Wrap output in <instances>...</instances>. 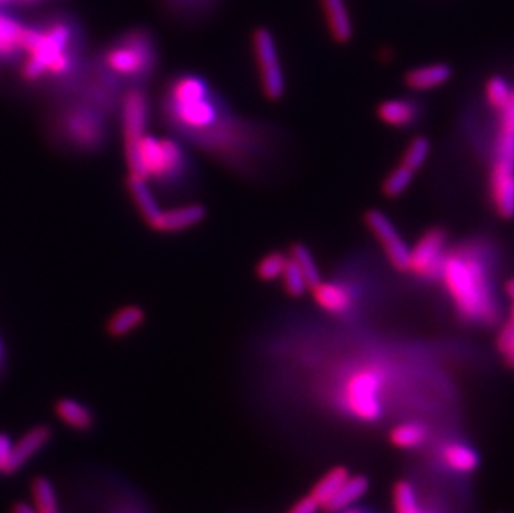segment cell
<instances>
[{"label":"cell","mask_w":514,"mask_h":513,"mask_svg":"<svg viewBox=\"0 0 514 513\" xmlns=\"http://www.w3.org/2000/svg\"><path fill=\"white\" fill-rule=\"evenodd\" d=\"M87 69L84 44L72 21L25 27L19 71L25 87L54 100L69 94Z\"/></svg>","instance_id":"1"},{"label":"cell","mask_w":514,"mask_h":513,"mask_svg":"<svg viewBox=\"0 0 514 513\" xmlns=\"http://www.w3.org/2000/svg\"><path fill=\"white\" fill-rule=\"evenodd\" d=\"M440 277L463 322L488 327L498 322L500 309L491 284L490 269L473 247L446 255Z\"/></svg>","instance_id":"2"},{"label":"cell","mask_w":514,"mask_h":513,"mask_svg":"<svg viewBox=\"0 0 514 513\" xmlns=\"http://www.w3.org/2000/svg\"><path fill=\"white\" fill-rule=\"evenodd\" d=\"M112 117L104 110L67 94L50 100L46 132L50 142L77 156H96L110 142Z\"/></svg>","instance_id":"3"},{"label":"cell","mask_w":514,"mask_h":513,"mask_svg":"<svg viewBox=\"0 0 514 513\" xmlns=\"http://www.w3.org/2000/svg\"><path fill=\"white\" fill-rule=\"evenodd\" d=\"M129 174L139 175L156 191H181L190 179V158L177 137H156L145 133L137 142L125 145Z\"/></svg>","instance_id":"4"},{"label":"cell","mask_w":514,"mask_h":513,"mask_svg":"<svg viewBox=\"0 0 514 513\" xmlns=\"http://www.w3.org/2000/svg\"><path fill=\"white\" fill-rule=\"evenodd\" d=\"M421 478L438 483L463 500L465 483L471 482L481 466L478 449L469 442L463 429L442 430L421 452Z\"/></svg>","instance_id":"5"},{"label":"cell","mask_w":514,"mask_h":513,"mask_svg":"<svg viewBox=\"0 0 514 513\" xmlns=\"http://www.w3.org/2000/svg\"><path fill=\"white\" fill-rule=\"evenodd\" d=\"M96 62L125 89L144 87L158 65L156 38L144 29H135L104 48Z\"/></svg>","instance_id":"6"},{"label":"cell","mask_w":514,"mask_h":513,"mask_svg":"<svg viewBox=\"0 0 514 513\" xmlns=\"http://www.w3.org/2000/svg\"><path fill=\"white\" fill-rule=\"evenodd\" d=\"M253 52H255V60L258 67V77H260V85L262 92L268 100H280L285 96V75L282 69V62L278 56L276 48L275 37L274 34L260 27L253 32Z\"/></svg>","instance_id":"7"},{"label":"cell","mask_w":514,"mask_h":513,"mask_svg":"<svg viewBox=\"0 0 514 513\" xmlns=\"http://www.w3.org/2000/svg\"><path fill=\"white\" fill-rule=\"evenodd\" d=\"M446 259V232L442 228H430L425 232L413 249H409L408 272L425 280H433L442 274Z\"/></svg>","instance_id":"8"},{"label":"cell","mask_w":514,"mask_h":513,"mask_svg":"<svg viewBox=\"0 0 514 513\" xmlns=\"http://www.w3.org/2000/svg\"><path fill=\"white\" fill-rule=\"evenodd\" d=\"M152 114L150 97L145 87H131L125 90L120 102L119 117L123 147L137 142L148 133V122Z\"/></svg>","instance_id":"9"},{"label":"cell","mask_w":514,"mask_h":513,"mask_svg":"<svg viewBox=\"0 0 514 513\" xmlns=\"http://www.w3.org/2000/svg\"><path fill=\"white\" fill-rule=\"evenodd\" d=\"M436 425H433L428 420L423 418H401L390 425L384 432L386 440L390 445L405 454L418 455L433 442V439L438 435Z\"/></svg>","instance_id":"10"},{"label":"cell","mask_w":514,"mask_h":513,"mask_svg":"<svg viewBox=\"0 0 514 513\" xmlns=\"http://www.w3.org/2000/svg\"><path fill=\"white\" fill-rule=\"evenodd\" d=\"M365 224L375 235V239L380 242L383 251L386 253V259L393 265V269L398 272H408L409 247L405 239L400 235L393 222L380 210H370L365 214Z\"/></svg>","instance_id":"11"},{"label":"cell","mask_w":514,"mask_h":513,"mask_svg":"<svg viewBox=\"0 0 514 513\" xmlns=\"http://www.w3.org/2000/svg\"><path fill=\"white\" fill-rule=\"evenodd\" d=\"M206 217V209L200 203H185L177 205L168 210H164L156 215V218L148 224V227L154 228L158 234H177L191 227H197L200 222H204Z\"/></svg>","instance_id":"12"},{"label":"cell","mask_w":514,"mask_h":513,"mask_svg":"<svg viewBox=\"0 0 514 513\" xmlns=\"http://www.w3.org/2000/svg\"><path fill=\"white\" fill-rule=\"evenodd\" d=\"M52 437H54L52 429L46 423H40L36 427H30L17 442H13V475L40 454L48 443L52 442Z\"/></svg>","instance_id":"13"},{"label":"cell","mask_w":514,"mask_h":513,"mask_svg":"<svg viewBox=\"0 0 514 513\" xmlns=\"http://www.w3.org/2000/svg\"><path fill=\"white\" fill-rule=\"evenodd\" d=\"M415 480V478H413ZM415 480L418 489L419 500L423 507V513H463V500L456 497L455 493L433 483L426 478L418 477Z\"/></svg>","instance_id":"14"},{"label":"cell","mask_w":514,"mask_h":513,"mask_svg":"<svg viewBox=\"0 0 514 513\" xmlns=\"http://www.w3.org/2000/svg\"><path fill=\"white\" fill-rule=\"evenodd\" d=\"M491 199L496 212L502 218L514 217V170L511 168H491Z\"/></svg>","instance_id":"15"},{"label":"cell","mask_w":514,"mask_h":513,"mask_svg":"<svg viewBox=\"0 0 514 513\" xmlns=\"http://www.w3.org/2000/svg\"><path fill=\"white\" fill-rule=\"evenodd\" d=\"M370 478L363 474H351L335 495L322 509L324 513H340L357 505L370 492Z\"/></svg>","instance_id":"16"},{"label":"cell","mask_w":514,"mask_h":513,"mask_svg":"<svg viewBox=\"0 0 514 513\" xmlns=\"http://www.w3.org/2000/svg\"><path fill=\"white\" fill-rule=\"evenodd\" d=\"M310 290L315 302L328 313L343 315L353 307V297L347 286L322 280L316 286H311Z\"/></svg>","instance_id":"17"},{"label":"cell","mask_w":514,"mask_h":513,"mask_svg":"<svg viewBox=\"0 0 514 513\" xmlns=\"http://www.w3.org/2000/svg\"><path fill=\"white\" fill-rule=\"evenodd\" d=\"M25 25L0 13V65L22 59Z\"/></svg>","instance_id":"18"},{"label":"cell","mask_w":514,"mask_h":513,"mask_svg":"<svg viewBox=\"0 0 514 513\" xmlns=\"http://www.w3.org/2000/svg\"><path fill=\"white\" fill-rule=\"evenodd\" d=\"M54 412L63 425H67L69 429L75 430V432L87 433L96 427L94 412L80 400L63 397L54 406Z\"/></svg>","instance_id":"19"},{"label":"cell","mask_w":514,"mask_h":513,"mask_svg":"<svg viewBox=\"0 0 514 513\" xmlns=\"http://www.w3.org/2000/svg\"><path fill=\"white\" fill-rule=\"evenodd\" d=\"M328 30L338 44H348L353 37V22L347 0H320Z\"/></svg>","instance_id":"20"},{"label":"cell","mask_w":514,"mask_h":513,"mask_svg":"<svg viewBox=\"0 0 514 513\" xmlns=\"http://www.w3.org/2000/svg\"><path fill=\"white\" fill-rule=\"evenodd\" d=\"M451 75H453V71L450 65L430 64V65H423V67H417V69L408 72L405 84H407L408 89L417 90V92L433 90V89H438V87L446 84L451 79Z\"/></svg>","instance_id":"21"},{"label":"cell","mask_w":514,"mask_h":513,"mask_svg":"<svg viewBox=\"0 0 514 513\" xmlns=\"http://www.w3.org/2000/svg\"><path fill=\"white\" fill-rule=\"evenodd\" d=\"M127 191L132 197L133 203L137 207V210L144 217L147 226L156 218V215L162 212V207L158 205L156 201V191L150 187V184L147 180L129 174L127 175Z\"/></svg>","instance_id":"22"},{"label":"cell","mask_w":514,"mask_h":513,"mask_svg":"<svg viewBox=\"0 0 514 513\" xmlns=\"http://www.w3.org/2000/svg\"><path fill=\"white\" fill-rule=\"evenodd\" d=\"M493 166L514 170V102L501 112Z\"/></svg>","instance_id":"23"},{"label":"cell","mask_w":514,"mask_h":513,"mask_svg":"<svg viewBox=\"0 0 514 513\" xmlns=\"http://www.w3.org/2000/svg\"><path fill=\"white\" fill-rule=\"evenodd\" d=\"M145 322V311L139 305H125L120 307L108 317L105 323V332L112 338H123L132 334Z\"/></svg>","instance_id":"24"},{"label":"cell","mask_w":514,"mask_h":513,"mask_svg":"<svg viewBox=\"0 0 514 513\" xmlns=\"http://www.w3.org/2000/svg\"><path fill=\"white\" fill-rule=\"evenodd\" d=\"M350 475H351V472L348 470L347 466H333L316 480V483L311 487L308 495L320 505V509H324V505L340 490V487L347 482Z\"/></svg>","instance_id":"25"},{"label":"cell","mask_w":514,"mask_h":513,"mask_svg":"<svg viewBox=\"0 0 514 513\" xmlns=\"http://www.w3.org/2000/svg\"><path fill=\"white\" fill-rule=\"evenodd\" d=\"M393 513H423L417 483L411 477L400 478L392 492Z\"/></svg>","instance_id":"26"},{"label":"cell","mask_w":514,"mask_h":513,"mask_svg":"<svg viewBox=\"0 0 514 513\" xmlns=\"http://www.w3.org/2000/svg\"><path fill=\"white\" fill-rule=\"evenodd\" d=\"M378 117L383 124L392 127H408L417 119V108L407 100H384L378 106Z\"/></svg>","instance_id":"27"},{"label":"cell","mask_w":514,"mask_h":513,"mask_svg":"<svg viewBox=\"0 0 514 513\" xmlns=\"http://www.w3.org/2000/svg\"><path fill=\"white\" fill-rule=\"evenodd\" d=\"M32 507L37 513H62L54 483L47 477H36L30 483Z\"/></svg>","instance_id":"28"},{"label":"cell","mask_w":514,"mask_h":513,"mask_svg":"<svg viewBox=\"0 0 514 513\" xmlns=\"http://www.w3.org/2000/svg\"><path fill=\"white\" fill-rule=\"evenodd\" d=\"M485 96H486V100H488L491 107L498 110V112H502L504 108L510 107L513 104V90L501 75H494L486 82Z\"/></svg>","instance_id":"29"},{"label":"cell","mask_w":514,"mask_h":513,"mask_svg":"<svg viewBox=\"0 0 514 513\" xmlns=\"http://www.w3.org/2000/svg\"><path fill=\"white\" fill-rule=\"evenodd\" d=\"M290 259L297 263L301 274L305 275L308 286H315L318 282H322V275L318 270V265L315 262V257L303 244H295L290 249Z\"/></svg>","instance_id":"30"},{"label":"cell","mask_w":514,"mask_h":513,"mask_svg":"<svg viewBox=\"0 0 514 513\" xmlns=\"http://www.w3.org/2000/svg\"><path fill=\"white\" fill-rule=\"evenodd\" d=\"M288 257L282 252H270L266 253L260 262L257 263V277L262 282H274L283 274V269L287 265Z\"/></svg>","instance_id":"31"},{"label":"cell","mask_w":514,"mask_h":513,"mask_svg":"<svg viewBox=\"0 0 514 513\" xmlns=\"http://www.w3.org/2000/svg\"><path fill=\"white\" fill-rule=\"evenodd\" d=\"M431 145L430 141L426 137H415L403 154L401 158V166L417 172L419 168L423 167L430 157Z\"/></svg>","instance_id":"32"},{"label":"cell","mask_w":514,"mask_h":513,"mask_svg":"<svg viewBox=\"0 0 514 513\" xmlns=\"http://www.w3.org/2000/svg\"><path fill=\"white\" fill-rule=\"evenodd\" d=\"M413 175H415V172L405 167V166L396 167L395 170H392V172L388 174V177L383 182V193H384L386 197H390V199L400 197V195L405 193V192L408 191V187L411 185Z\"/></svg>","instance_id":"33"},{"label":"cell","mask_w":514,"mask_h":513,"mask_svg":"<svg viewBox=\"0 0 514 513\" xmlns=\"http://www.w3.org/2000/svg\"><path fill=\"white\" fill-rule=\"evenodd\" d=\"M280 278H282L283 288H285V292L290 297L299 299L307 290H310V286H308L305 275L301 274L297 263L293 262L290 257H288L287 265H285L283 274H282Z\"/></svg>","instance_id":"34"},{"label":"cell","mask_w":514,"mask_h":513,"mask_svg":"<svg viewBox=\"0 0 514 513\" xmlns=\"http://www.w3.org/2000/svg\"><path fill=\"white\" fill-rule=\"evenodd\" d=\"M496 350L506 369L514 371V322L510 319L504 322L496 335Z\"/></svg>","instance_id":"35"},{"label":"cell","mask_w":514,"mask_h":513,"mask_svg":"<svg viewBox=\"0 0 514 513\" xmlns=\"http://www.w3.org/2000/svg\"><path fill=\"white\" fill-rule=\"evenodd\" d=\"M13 439L0 432V477L13 475Z\"/></svg>","instance_id":"36"},{"label":"cell","mask_w":514,"mask_h":513,"mask_svg":"<svg viewBox=\"0 0 514 513\" xmlns=\"http://www.w3.org/2000/svg\"><path fill=\"white\" fill-rule=\"evenodd\" d=\"M322 512V509H320V505L316 503V501L311 499L310 495H305V497H301L299 500L295 501V503H291L290 505V509H288L287 512L285 513H320Z\"/></svg>","instance_id":"37"},{"label":"cell","mask_w":514,"mask_h":513,"mask_svg":"<svg viewBox=\"0 0 514 513\" xmlns=\"http://www.w3.org/2000/svg\"><path fill=\"white\" fill-rule=\"evenodd\" d=\"M340 513H376V510H373L371 507H368V505H363V503L359 501L357 505H353V507H350V509H345L343 512Z\"/></svg>","instance_id":"38"},{"label":"cell","mask_w":514,"mask_h":513,"mask_svg":"<svg viewBox=\"0 0 514 513\" xmlns=\"http://www.w3.org/2000/svg\"><path fill=\"white\" fill-rule=\"evenodd\" d=\"M11 513H37L34 510V507L32 505H29V503H24V501H17V503H13V510Z\"/></svg>","instance_id":"39"},{"label":"cell","mask_w":514,"mask_h":513,"mask_svg":"<svg viewBox=\"0 0 514 513\" xmlns=\"http://www.w3.org/2000/svg\"><path fill=\"white\" fill-rule=\"evenodd\" d=\"M110 513H147V512H145L144 509L137 507V505H132V503H131V505H127V503H125V505H122V507H119L117 510H112V512Z\"/></svg>","instance_id":"40"},{"label":"cell","mask_w":514,"mask_h":513,"mask_svg":"<svg viewBox=\"0 0 514 513\" xmlns=\"http://www.w3.org/2000/svg\"><path fill=\"white\" fill-rule=\"evenodd\" d=\"M504 290H506V294H508V297L513 300L514 304V277L513 278H510L508 282H506V286H504Z\"/></svg>","instance_id":"41"},{"label":"cell","mask_w":514,"mask_h":513,"mask_svg":"<svg viewBox=\"0 0 514 513\" xmlns=\"http://www.w3.org/2000/svg\"><path fill=\"white\" fill-rule=\"evenodd\" d=\"M19 2H37V0H0V5H9V4H19Z\"/></svg>","instance_id":"42"},{"label":"cell","mask_w":514,"mask_h":513,"mask_svg":"<svg viewBox=\"0 0 514 513\" xmlns=\"http://www.w3.org/2000/svg\"><path fill=\"white\" fill-rule=\"evenodd\" d=\"M4 367V346H2V340H0V371Z\"/></svg>","instance_id":"43"},{"label":"cell","mask_w":514,"mask_h":513,"mask_svg":"<svg viewBox=\"0 0 514 513\" xmlns=\"http://www.w3.org/2000/svg\"><path fill=\"white\" fill-rule=\"evenodd\" d=\"M511 321H513V322H514V304H513V307H511Z\"/></svg>","instance_id":"44"},{"label":"cell","mask_w":514,"mask_h":513,"mask_svg":"<svg viewBox=\"0 0 514 513\" xmlns=\"http://www.w3.org/2000/svg\"><path fill=\"white\" fill-rule=\"evenodd\" d=\"M183 2H191V0H180V4H183Z\"/></svg>","instance_id":"45"},{"label":"cell","mask_w":514,"mask_h":513,"mask_svg":"<svg viewBox=\"0 0 514 513\" xmlns=\"http://www.w3.org/2000/svg\"><path fill=\"white\" fill-rule=\"evenodd\" d=\"M513 102H514V92H513Z\"/></svg>","instance_id":"46"}]
</instances>
